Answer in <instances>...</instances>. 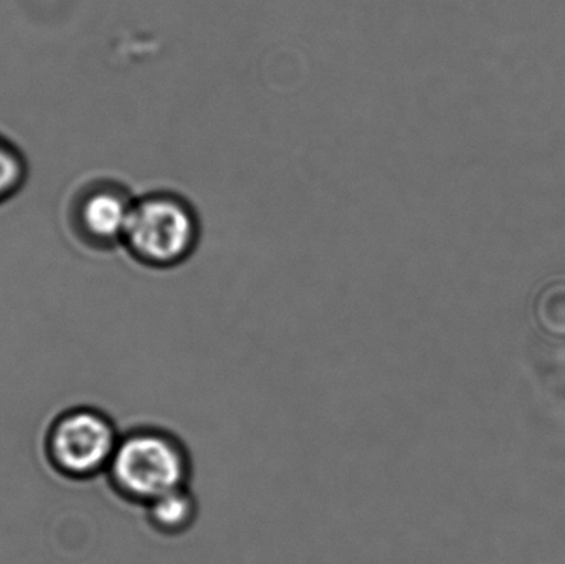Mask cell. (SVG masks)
Wrapping results in <instances>:
<instances>
[{
    "label": "cell",
    "instance_id": "cell-1",
    "mask_svg": "<svg viewBox=\"0 0 565 564\" xmlns=\"http://www.w3.org/2000/svg\"><path fill=\"white\" fill-rule=\"evenodd\" d=\"M194 460L188 444L158 426H138L119 437L105 477L129 506L145 509L166 493L191 487Z\"/></svg>",
    "mask_w": 565,
    "mask_h": 564
},
{
    "label": "cell",
    "instance_id": "cell-2",
    "mask_svg": "<svg viewBox=\"0 0 565 564\" xmlns=\"http://www.w3.org/2000/svg\"><path fill=\"white\" fill-rule=\"evenodd\" d=\"M201 241L194 204L178 192L156 191L135 199L121 247L141 267L168 272L188 264Z\"/></svg>",
    "mask_w": 565,
    "mask_h": 564
},
{
    "label": "cell",
    "instance_id": "cell-3",
    "mask_svg": "<svg viewBox=\"0 0 565 564\" xmlns=\"http://www.w3.org/2000/svg\"><path fill=\"white\" fill-rule=\"evenodd\" d=\"M118 426L98 407L62 411L46 427L43 454L53 472L73 482L105 476L118 446Z\"/></svg>",
    "mask_w": 565,
    "mask_h": 564
},
{
    "label": "cell",
    "instance_id": "cell-4",
    "mask_svg": "<svg viewBox=\"0 0 565 564\" xmlns=\"http://www.w3.org/2000/svg\"><path fill=\"white\" fill-rule=\"evenodd\" d=\"M132 205L135 198L121 185H98L79 201L76 228L92 247H121Z\"/></svg>",
    "mask_w": 565,
    "mask_h": 564
},
{
    "label": "cell",
    "instance_id": "cell-5",
    "mask_svg": "<svg viewBox=\"0 0 565 564\" xmlns=\"http://www.w3.org/2000/svg\"><path fill=\"white\" fill-rule=\"evenodd\" d=\"M142 510L149 529L164 539L188 535L201 517V506L191 487L166 493Z\"/></svg>",
    "mask_w": 565,
    "mask_h": 564
},
{
    "label": "cell",
    "instance_id": "cell-6",
    "mask_svg": "<svg viewBox=\"0 0 565 564\" xmlns=\"http://www.w3.org/2000/svg\"><path fill=\"white\" fill-rule=\"evenodd\" d=\"M26 178L25 159L0 136V204L12 198Z\"/></svg>",
    "mask_w": 565,
    "mask_h": 564
}]
</instances>
